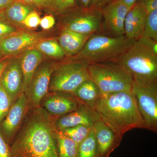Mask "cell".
Listing matches in <instances>:
<instances>
[{"mask_svg":"<svg viewBox=\"0 0 157 157\" xmlns=\"http://www.w3.org/2000/svg\"><path fill=\"white\" fill-rule=\"evenodd\" d=\"M55 119L41 107L29 109L10 144L11 157H59Z\"/></svg>","mask_w":157,"mask_h":157,"instance_id":"cell-1","label":"cell"},{"mask_svg":"<svg viewBox=\"0 0 157 157\" xmlns=\"http://www.w3.org/2000/svg\"><path fill=\"white\" fill-rule=\"evenodd\" d=\"M94 109L100 119L121 138L125 133L132 129H145L132 93L101 94Z\"/></svg>","mask_w":157,"mask_h":157,"instance_id":"cell-2","label":"cell"},{"mask_svg":"<svg viewBox=\"0 0 157 157\" xmlns=\"http://www.w3.org/2000/svg\"><path fill=\"white\" fill-rule=\"evenodd\" d=\"M117 63L137 82H157V42L141 37L121 56Z\"/></svg>","mask_w":157,"mask_h":157,"instance_id":"cell-3","label":"cell"},{"mask_svg":"<svg viewBox=\"0 0 157 157\" xmlns=\"http://www.w3.org/2000/svg\"><path fill=\"white\" fill-rule=\"evenodd\" d=\"M136 40L125 36H113L92 34L84 46L72 60H79L88 63L112 61L132 47Z\"/></svg>","mask_w":157,"mask_h":157,"instance_id":"cell-4","label":"cell"},{"mask_svg":"<svg viewBox=\"0 0 157 157\" xmlns=\"http://www.w3.org/2000/svg\"><path fill=\"white\" fill-rule=\"evenodd\" d=\"M90 78L97 85L101 94L127 92L132 93L133 78L113 61L89 63Z\"/></svg>","mask_w":157,"mask_h":157,"instance_id":"cell-5","label":"cell"},{"mask_svg":"<svg viewBox=\"0 0 157 157\" xmlns=\"http://www.w3.org/2000/svg\"><path fill=\"white\" fill-rule=\"evenodd\" d=\"M88 63L79 60L55 64L48 87V92L73 93L83 82L90 79Z\"/></svg>","mask_w":157,"mask_h":157,"instance_id":"cell-6","label":"cell"},{"mask_svg":"<svg viewBox=\"0 0 157 157\" xmlns=\"http://www.w3.org/2000/svg\"><path fill=\"white\" fill-rule=\"evenodd\" d=\"M132 94L144 122L145 129L157 132V82L133 81Z\"/></svg>","mask_w":157,"mask_h":157,"instance_id":"cell-7","label":"cell"},{"mask_svg":"<svg viewBox=\"0 0 157 157\" xmlns=\"http://www.w3.org/2000/svg\"><path fill=\"white\" fill-rule=\"evenodd\" d=\"M63 16V29L84 35L94 34L103 22L101 10L78 8Z\"/></svg>","mask_w":157,"mask_h":157,"instance_id":"cell-8","label":"cell"},{"mask_svg":"<svg viewBox=\"0 0 157 157\" xmlns=\"http://www.w3.org/2000/svg\"><path fill=\"white\" fill-rule=\"evenodd\" d=\"M55 66L51 62H42L34 73L24 92L29 109L40 107L42 99L48 94Z\"/></svg>","mask_w":157,"mask_h":157,"instance_id":"cell-9","label":"cell"},{"mask_svg":"<svg viewBox=\"0 0 157 157\" xmlns=\"http://www.w3.org/2000/svg\"><path fill=\"white\" fill-rule=\"evenodd\" d=\"M29 108L27 99L22 93L13 103L9 112L0 123V133L7 143L11 144Z\"/></svg>","mask_w":157,"mask_h":157,"instance_id":"cell-10","label":"cell"},{"mask_svg":"<svg viewBox=\"0 0 157 157\" xmlns=\"http://www.w3.org/2000/svg\"><path fill=\"white\" fill-rule=\"evenodd\" d=\"M81 103L72 93L53 92H48L43 98L40 107L51 116L56 118L76 110Z\"/></svg>","mask_w":157,"mask_h":157,"instance_id":"cell-11","label":"cell"},{"mask_svg":"<svg viewBox=\"0 0 157 157\" xmlns=\"http://www.w3.org/2000/svg\"><path fill=\"white\" fill-rule=\"evenodd\" d=\"M44 35L31 32H18L0 40V50L3 56L11 57L33 48L43 40Z\"/></svg>","mask_w":157,"mask_h":157,"instance_id":"cell-12","label":"cell"},{"mask_svg":"<svg viewBox=\"0 0 157 157\" xmlns=\"http://www.w3.org/2000/svg\"><path fill=\"white\" fill-rule=\"evenodd\" d=\"M131 9L119 0H114L101 9L102 23L110 36H125V19Z\"/></svg>","mask_w":157,"mask_h":157,"instance_id":"cell-13","label":"cell"},{"mask_svg":"<svg viewBox=\"0 0 157 157\" xmlns=\"http://www.w3.org/2000/svg\"><path fill=\"white\" fill-rule=\"evenodd\" d=\"M23 77L18 58H9L0 78V85L10 96L12 103L23 93Z\"/></svg>","mask_w":157,"mask_h":157,"instance_id":"cell-14","label":"cell"},{"mask_svg":"<svg viewBox=\"0 0 157 157\" xmlns=\"http://www.w3.org/2000/svg\"><path fill=\"white\" fill-rule=\"evenodd\" d=\"M100 119L95 110L81 103L76 110L56 118L55 127L57 131L85 125L93 127L96 121Z\"/></svg>","mask_w":157,"mask_h":157,"instance_id":"cell-15","label":"cell"},{"mask_svg":"<svg viewBox=\"0 0 157 157\" xmlns=\"http://www.w3.org/2000/svg\"><path fill=\"white\" fill-rule=\"evenodd\" d=\"M147 13L139 3H136L127 13L124 21V35L129 39L137 40L142 36Z\"/></svg>","mask_w":157,"mask_h":157,"instance_id":"cell-16","label":"cell"},{"mask_svg":"<svg viewBox=\"0 0 157 157\" xmlns=\"http://www.w3.org/2000/svg\"><path fill=\"white\" fill-rule=\"evenodd\" d=\"M98 146L99 157H106L121 138L101 119L93 126Z\"/></svg>","mask_w":157,"mask_h":157,"instance_id":"cell-17","label":"cell"},{"mask_svg":"<svg viewBox=\"0 0 157 157\" xmlns=\"http://www.w3.org/2000/svg\"><path fill=\"white\" fill-rule=\"evenodd\" d=\"M43 57L39 50L32 48L23 52L18 58L23 77V93L25 91L34 73L42 63Z\"/></svg>","mask_w":157,"mask_h":157,"instance_id":"cell-18","label":"cell"},{"mask_svg":"<svg viewBox=\"0 0 157 157\" xmlns=\"http://www.w3.org/2000/svg\"><path fill=\"white\" fill-rule=\"evenodd\" d=\"M91 36L63 29L59 37L58 42L65 56L72 57L81 51Z\"/></svg>","mask_w":157,"mask_h":157,"instance_id":"cell-19","label":"cell"},{"mask_svg":"<svg viewBox=\"0 0 157 157\" xmlns=\"http://www.w3.org/2000/svg\"><path fill=\"white\" fill-rule=\"evenodd\" d=\"M35 10L30 6L14 1L0 11V16L11 24L22 25L27 16Z\"/></svg>","mask_w":157,"mask_h":157,"instance_id":"cell-20","label":"cell"},{"mask_svg":"<svg viewBox=\"0 0 157 157\" xmlns=\"http://www.w3.org/2000/svg\"><path fill=\"white\" fill-rule=\"evenodd\" d=\"M72 94L81 103L93 109L101 95L99 88L90 78L83 82Z\"/></svg>","mask_w":157,"mask_h":157,"instance_id":"cell-21","label":"cell"},{"mask_svg":"<svg viewBox=\"0 0 157 157\" xmlns=\"http://www.w3.org/2000/svg\"><path fill=\"white\" fill-rule=\"evenodd\" d=\"M59 157H78V145L61 131L56 132Z\"/></svg>","mask_w":157,"mask_h":157,"instance_id":"cell-22","label":"cell"},{"mask_svg":"<svg viewBox=\"0 0 157 157\" xmlns=\"http://www.w3.org/2000/svg\"><path fill=\"white\" fill-rule=\"evenodd\" d=\"M33 48L42 54L52 58L61 59L65 56L63 51L55 39H43L38 42Z\"/></svg>","mask_w":157,"mask_h":157,"instance_id":"cell-23","label":"cell"},{"mask_svg":"<svg viewBox=\"0 0 157 157\" xmlns=\"http://www.w3.org/2000/svg\"><path fill=\"white\" fill-rule=\"evenodd\" d=\"M78 157H99L93 128L87 137L78 145Z\"/></svg>","mask_w":157,"mask_h":157,"instance_id":"cell-24","label":"cell"},{"mask_svg":"<svg viewBox=\"0 0 157 157\" xmlns=\"http://www.w3.org/2000/svg\"><path fill=\"white\" fill-rule=\"evenodd\" d=\"M92 129L93 127L85 125H79L64 129L61 132L78 145L82 141L87 137Z\"/></svg>","mask_w":157,"mask_h":157,"instance_id":"cell-25","label":"cell"},{"mask_svg":"<svg viewBox=\"0 0 157 157\" xmlns=\"http://www.w3.org/2000/svg\"><path fill=\"white\" fill-rule=\"evenodd\" d=\"M141 37L157 42V9L147 14L145 26Z\"/></svg>","mask_w":157,"mask_h":157,"instance_id":"cell-26","label":"cell"},{"mask_svg":"<svg viewBox=\"0 0 157 157\" xmlns=\"http://www.w3.org/2000/svg\"><path fill=\"white\" fill-rule=\"evenodd\" d=\"M54 12L63 15L79 8L76 0H52Z\"/></svg>","mask_w":157,"mask_h":157,"instance_id":"cell-27","label":"cell"},{"mask_svg":"<svg viewBox=\"0 0 157 157\" xmlns=\"http://www.w3.org/2000/svg\"><path fill=\"white\" fill-rule=\"evenodd\" d=\"M12 104L9 94L0 85V123L8 114Z\"/></svg>","mask_w":157,"mask_h":157,"instance_id":"cell-28","label":"cell"},{"mask_svg":"<svg viewBox=\"0 0 157 157\" xmlns=\"http://www.w3.org/2000/svg\"><path fill=\"white\" fill-rule=\"evenodd\" d=\"M15 1L28 5L35 9H43L55 13L52 0H15Z\"/></svg>","mask_w":157,"mask_h":157,"instance_id":"cell-29","label":"cell"},{"mask_svg":"<svg viewBox=\"0 0 157 157\" xmlns=\"http://www.w3.org/2000/svg\"><path fill=\"white\" fill-rule=\"evenodd\" d=\"M18 32L17 29L0 16V38H5Z\"/></svg>","mask_w":157,"mask_h":157,"instance_id":"cell-30","label":"cell"},{"mask_svg":"<svg viewBox=\"0 0 157 157\" xmlns=\"http://www.w3.org/2000/svg\"><path fill=\"white\" fill-rule=\"evenodd\" d=\"M40 18L39 13L36 10L31 11L22 22V25L29 29L36 28L40 24Z\"/></svg>","mask_w":157,"mask_h":157,"instance_id":"cell-31","label":"cell"},{"mask_svg":"<svg viewBox=\"0 0 157 157\" xmlns=\"http://www.w3.org/2000/svg\"><path fill=\"white\" fill-rule=\"evenodd\" d=\"M56 23V20L52 14L46 15L41 18L40 25L43 29L48 30L52 28Z\"/></svg>","mask_w":157,"mask_h":157,"instance_id":"cell-32","label":"cell"},{"mask_svg":"<svg viewBox=\"0 0 157 157\" xmlns=\"http://www.w3.org/2000/svg\"><path fill=\"white\" fill-rule=\"evenodd\" d=\"M144 8L147 13L157 9V0H137V2Z\"/></svg>","mask_w":157,"mask_h":157,"instance_id":"cell-33","label":"cell"},{"mask_svg":"<svg viewBox=\"0 0 157 157\" xmlns=\"http://www.w3.org/2000/svg\"><path fill=\"white\" fill-rule=\"evenodd\" d=\"M0 157H11L10 145L5 141L0 133Z\"/></svg>","mask_w":157,"mask_h":157,"instance_id":"cell-34","label":"cell"},{"mask_svg":"<svg viewBox=\"0 0 157 157\" xmlns=\"http://www.w3.org/2000/svg\"><path fill=\"white\" fill-rule=\"evenodd\" d=\"M114 0H91L89 9L101 10Z\"/></svg>","mask_w":157,"mask_h":157,"instance_id":"cell-35","label":"cell"},{"mask_svg":"<svg viewBox=\"0 0 157 157\" xmlns=\"http://www.w3.org/2000/svg\"><path fill=\"white\" fill-rule=\"evenodd\" d=\"M91 0H76L77 6L81 9H86L89 8Z\"/></svg>","mask_w":157,"mask_h":157,"instance_id":"cell-36","label":"cell"},{"mask_svg":"<svg viewBox=\"0 0 157 157\" xmlns=\"http://www.w3.org/2000/svg\"><path fill=\"white\" fill-rule=\"evenodd\" d=\"M9 58V57L5 56L0 60V78L3 70L6 67V64L8 63Z\"/></svg>","mask_w":157,"mask_h":157,"instance_id":"cell-37","label":"cell"},{"mask_svg":"<svg viewBox=\"0 0 157 157\" xmlns=\"http://www.w3.org/2000/svg\"><path fill=\"white\" fill-rule=\"evenodd\" d=\"M14 1L15 0H0V11L5 9L7 6Z\"/></svg>","mask_w":157,"mask_h":157,"instance_id":"cell-38","label":"cell"},{"mask_svg":"<svg viewBox=\"0 0 157 157\" xmlns=\"http://www.w3.org/2000/svg\"><path fill=\"white\" fill-rule=\"evenodd\" d=\"M129 8H131L137 2V0H119Z\"/></svg>","mask_w":157,"mask_h":157,"instance_id":"cell-39","label":"cell"},{"mask_svg":"<svg viewBox=\"0 0 157 157\" xmlns=\"http://www.w3.org/2000/svg\"><path fill=\"white\" fill-rule=\"evenodd\" d=\"M5 56H3L1 50H0V60H1Z\"/></svg>","mask_w":157,"mask_h":157,"instance_id":"cell-40","label":"cell"},{"mask_svg":"<svg viewBox=\"0 0 157 157\" xmlns=\"http://www.w3.org/2000/svg\"><path fill=\"white\" fill-rule=\"evenodd\" d=\"M2 39V38H0V40H1V39Z\"/></svg>","mask_w":157,"mask_h":157,"instance_id":"cell-41","label":"cell"}]
</instances>
